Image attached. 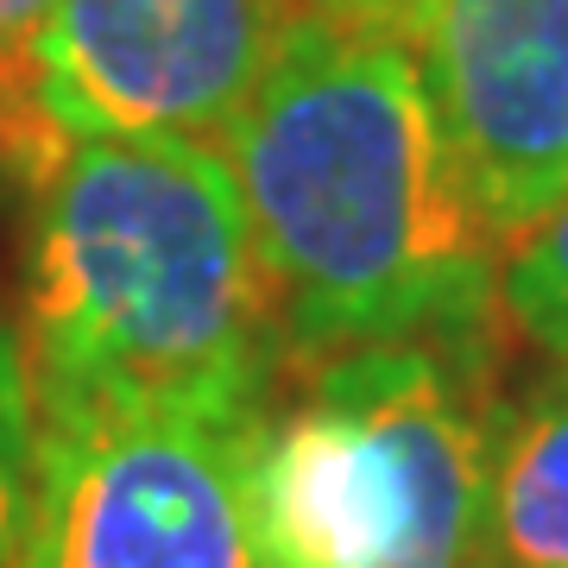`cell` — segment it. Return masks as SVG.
Returning <instances> with one entry per match:
<instances>
[{"label":"cell","instance_id":"cell-5","mask_svg":"<svg viewBox=\"0 0 568 568\" xmlns=\"http://www.w3.org/2000/svg\"><path fill=\"white\" fill-rule=\"evenodd\" d=\"M291 0H51L20 51L58 140H215L253 102Z\"/></svg>","mask_w":568,"mask_h":568},{"label":"cell","instance_id":"cell-10","mask_svg":"<svg viewBox=\"0 0 568 568\" xmlns=\"http://www.w3.org/2000/svg\"><path fill=\"white\" fill-rule=\"evenodd\" d=\"M44 7H51V0H7V39L0 44H20L26 32L44 20Z\"/></svg>","mask_w":568,"mask_h":568},{"label":"cell","instance_id":"cell-11","mask_svg":"<svg viewBox=\"0 0 568 568\" xmlns=\"http://www.w3.org/2000/svg\"><path fill=\"white\" fill-rule=\"evenodd\" d=\"M0 39H7V0H0Z\"/></svg>","mask_w":568,"mask_h":568},{"label":"cell","instance_id":"cell-1","mask_svg":"<svg viewBox=\"0 0 568 568\" xmlns=\"http://www.w3.org/2000/svg\"><path fill=\"white\" fill-rule=\"evenodd\" d=\"M222 152L297 366L487 342L499 246L429 121L398 0H291Z\"/></svg>","mask_w":568,"mask_h":568},{"label":"cell","instance_id":"cell-9","mask_svg":"<svg viewBox=\"0 0 568 568\" xmlns=\"http://www.w3.org/2000/svg\"><path fill=\"white\" fill-rule=\"evenodd\" d=\"M39 474V392L20 328L0 316V568H20Z\"/></svg>","mask_w":568,"mask_h":568},{"label":"cell","instance_id":"cell-6","mask_svg":"<svg viewBox=\"0 0 568 568\" xmlns=\"http://www.w3.org/2000/svg\"><path fill=\"white\" fill-rule=\"evenodd\" d=\"M429 121L506 253L568 196V0H398Z\"/></svg>","mask_w":568,"mask_h":568},{"label":"cell","instance_id":"cell-2","mask_svg":"<svg viewBox=\"0 0 568 568\" xmlns=\"http://www.w3.org/2000/svg\"><path fill=\"white\" fill-rule=\"evenodd\" d=\"M32 203L39 398L260 424L291 347L222 145L77 140Z\"/></svg>","mask_w":568,"mask_h":568},{"label":"cell","instance_id":"cell-3","mask_svg":"<svg viewBox=\"0 0 568 568\" xmlns=\"http://www.w3.org/2000/svg\"><path fill=\"white\" fill-rule=\"evenodd\" d=\"M487 467L480 342H379L265 417L260 499L284 568H480Z\"/></svg>","mask_w":568,"mask_h":568},{"label":"cell","instance_id":"cell-7","mask_svg":"<svg viewBox=\"0 0 568 568\" xmlns=\"http://www.w3.org/2000/svg\"><path fill=\"white\" fill-rule=\"evenodd\" d=\"M487 549L499 568H568V366L493 417Z\"/></svg>","mask_w":568,"mask_h":568},{"label":"cell","instance_id":"cell-12","mask_svg":"<svg viewBox=\"0 0 568 568\" xmlns=\"http://www.w3.org/2000/svg\"><path fill=\"white\" fill-rule=\"evenodd\" d=\"M480 568H499V562H480Z\"/></svg>","mask_w":568,"mask_h":568},{"label":"cell","instance_id":"cell-8","mask_svg":"<svg viewBox=\"0 0 568 568\" xmlns=\"http://www.w3.org/2000/svg\"><path fill=\"white\" fill-rule=\"evenodd\" d=\"M499 310L568 366V196L499 253Z\"/></svg>","mask_w":568,"mask_h":568},{"label":"cell","instance_id":"cell-4","mask_svg":"<svg viewBox=\"0 0 568 568\" xmlns=\"http://www.w3.org/2000/svg\"><path fill=\"white\" fill-rule=\"evenodd\" d=\"M260 424L39 398L20 568H284L260 499Z\"/></svg>","mask_w":568,"mask_h":568}]
</instances>
